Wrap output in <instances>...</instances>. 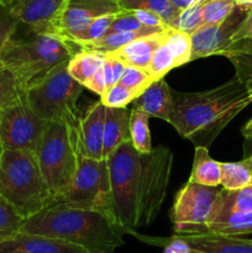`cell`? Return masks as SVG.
I'll use <instances>...</instances> for the list:
<instances>
[{
    "mask_svg": "<svg viewBox=\"0 0 252 253\" xmlns=\"http://www.w3.org/2000/svg\"><path fill=\"white\" fill-rule=\"evenodd\" d=\"M235 4L240 9L245 10V11H249L252 7V0H235Z\"/></svg>",
    "mask_w": 252,
    "mask_h": 253,
    "instance_id": "7dc6e473",
    "label": "cell"
},
{
    "mask_svg": "<svg viewBox=\"0 0 252 253\" xmlns=\"http://www.w3.org/2000/svg\"><path fill=\"white\" fill-rule=\"evenodd\" d=\"M204 1H205V0H204Z\"/></svg>",
    "mask_w": 252,
    "mask_h": 253,
    "instance_id": "6f0895ef",
    "label": "cell"
},
{
    "mask_svg": "<svg viewBox=\"0 0 252 253\" xmlns=\"http://www.w3.org/2000/svg\"><path fill=\"white\" fill-rule=\"evenodd\" d=\"M2 151H4V147H2V145H1V141H0V158H1Z\"/></svg>",
    "mask_w": 252,
    "mask_h": 253,
    "instance_id": "11a10c76",
    "label": "cell"
},
{
    "mask_svg": "<svg viewBox=\"0 0 252 253\" xmlns=\"http://www.w3.org/2000/svg\"><path fill=\"white\" fill-rule=\"evenodd\" d=\"M220 56L229 59L235 67V76L245 82L252 76V40L235 42L229 44Z\"/></svg>",
    "mask_w": 252,
    "mask_h": 253,
    "instance_id": "484cf974",
    "label": "cell"
},
{
    "mask_svg": "<svg viewBox=\"0 0 252 253\" xmlns=\"http://www.w3.org/2000/svg\"><path fill=\"white\" fill-rule=\"evenodd\" d=\"M66 2L67 0H19L10 12L32 34L58 35L59 20Z\"/></svg>",
    "mask_w": 252,
    "mask_h": 253,
    "instance_id": "5bb4252c",
    "label": "cell"
},
{
    "mask_svg": "<svg viewBox=\"0 0 252 253\" xmlns=\"http://www.w3.org/2000/svg\"><path fill=\"white\" fill-rule=\"evenodd\" d=\"M84 88L89 89V90L94 91L95 94H98L99 96L103 95L106 90V84H105V77H104V69L103 66L101 68L91 77L90 81L84 85Z\"/></svg>",
    "mask_w": 252,
    "mask_h": 253,
    "instance_id": "ee69618b",
    "label": "cell"
},
{
    "mask_svg": "<svg viewBox=\"0 0 252 253\" xmlns=\"http://www.w3.org/2000/svg\"><path fill=\"white\" fill-rule=\"evenodd\" d=\"M168 1L173 7H175L179 11H183V10L188 9V7L193 6L200 1H204V0H168Z\"/></svg>",
    "mask_w": 252,
    "mask_h": 253,
    "instance_id": "bcb514c9",
    "label": "cell"
},
{
    "mask_svg": "<svg viewBox=\"0 0 252 253\" xmlns=\"http://www.w3.org/2000/svg\"><path fill=\"white\" fill-rule=\"evenodd\" d=\"M123 10H150L160 15L167 26L177 27L179 10L173 7L168 0H119Z\"/></svg>",
    "mask_w": 252,
    "mask_h": 253,
    "instance_id": "f1b7e54d",
    "label": "cell"
},
{
    "mask_svg": "<svg viewBox=\"0 0 252 253\" xmlns=\"http://www.w3.org/2000/svg\"><path fill=\"white\" fill-rule=\"evenodd\" d=\"M19 232L64 240L90 253H115L126 235L103 212L64 204H51L25 219Z\"/></svg>",
    "mask_w": 252,
    "mask_h": 253,
    "instance_id": "7a4b0ae2",
    "label": "cell"
},
{
    "mask_svg": "<svg viewBox=\"0 0 252 253\" xmlns=\"http://www.w3.org/2000/svg\"><path fill=\"white\" fill-rule=\"evenodd\" d=\"M244 83H245V86H246L247 91H249L250 96H251V98H252V76L249 77V78H247L246 81L244 82Z\"/></svg>",
    "mask_w": 252,
    "mask_h": 253,
    "instance_id": "f907efd6",
    "label": "cell"
},
{
    "mask_svg": "<svg viewBox=\"0 0 252 253\" xmlns=\"http://www.w3.org/2000/svg\"><path fill=\"white\" fill-rule=\"evenodd\" d=\"M245 127H249V128H252V118H251V120L249 121V123L246 124V125H245Z\"/></svg>",
    "mask_w": 252,
    "mask_h": 253,
    "instance_id": "db71d44e",
    "label": "cell"
},
{
    "mask_svg": "<svg viewBox=\"0 0 252 253\" xmlns=\"http://www.w3.org/2000/svg\"><path fill=\"white\" fill-rule=\"evenodd\" d=\"M106 165L116 221L125 234H136L140 153L126 141L106 158Z\"/></svg>",
    "mask_w": 252,
    "mask_h": 253,
    "instance_id": "ba28073f",
    "label": "cell"
},
{
    "mask_svg": "<svg viewBox=\"0 0 252 253\" xmlns=\"http://www.w3.org/2000/svg\"><path fill=\"white\" fill-rule=\"evenodd\" d=\"M32 35L27 40L11 39L0 52L5 68L14 74L25 90L79 51L73 42L58 35Z\"/></svg>",
    "mask_w": 252,
    "mask_h": 253,
    "instance_id": "277c9868",
    "label": "cell"
},
{
    "mask_svg": "<svg viewBox=\"0 0 252 253\" xmlns=\"http://www.w3.org/2000/svg\"><path fill=\"white\" fill-rule=\"evenodd\" d=\"M157 32L155 30H150V31H128V32H114V34L105 35L101 39L96 40V41L86 42V43L78 44V49H83V51H96L101 52V53H109V52H114L116 49L121 48L125 44L130 43L133 40L138 39L145 35L153 34Z\"/></svg>",
    "mask_w": 252,
    "mask_h": 253,
    "instance_id": "4316f807",
    "label": "cell"
},
{
    "mask_svg": "<svg viewBox=\"0 0 252 253\" xmlns=\"http://www.w3.org/2000/svg\"><path fill=\"white\" fill-rule=\"evenodd\" d=\"M150 30H155V31H162V30L151 29V27L143 26L138 19L136 17L135 12L132 10H123L119 12L118 16L111 24L110 29H109L108 34H114V32H128V31H150ZM106 34V35H108Z\"/></svg>",
    "mask_w": 252,
    "mask_h": 253,
    "instance_id": "74e56055",
    "label": "cell"
},
{
    "mask_svg": "<svg viewBox=\"0 0 252 253\" xmlns=\"http://www.w3.org/2000/svg\"><path fill=\"white\" fill-rule=\"evenodd\" d=\"M173 153L167 147L140 153L137 193V229L148 226L160 214L167 194L173 167Z\"/></svg>",
    "mask_w": 252,
    "mask_h": 253,
    "instance_id": "9c48e42d",
    "label": "cell"
},
{
    "mask_svg": "<svg viewBox=\"0 0 252 253\" xmlns=\"http://www.w3.org/2000/svg\"><path fill=\"white\" fill-rule=\"evenodd\" d=\"M2 69H5V64H4V62H2L1 56H0V71H2Z\"/></svg>",
    "mask_w": 252,
    "mask_h": 253,
    "instance_id": "f5cc1de1",
    "label": "cell"
},
{
    "mask_svg": "<svg viewBox=\"0 0 252 253\" xmlns=\"http://www.w3.org/2000/svg\"><path fill=\"white\" fill-rule=\"evenodd\" d=\"M137 96L138 94L128 89L127 86L116 83L106 89L105 93L100 96V100L106 108H126Z\"/></svg>",
    "mask_w": 252,
    "mask_h": 253,
    "instance_id": "e575fe53",
    "label": "cell"
},
{
    "mask_svg": "<svg viewBox=\"0 0 252 253\" xmlns=\"http://www.w3.org/2000/svg\"><path fill=\"white\" fill-rule=\"evenodd\" d=\"M135 12L136 17L138 21L143 25V26L151 27V29H157V30H165L167 29V25L163 21L162 17L156 12L150 11V10H132Z\"/></svg>",
    "mask_w": 252,
    "mask_h": 253,
    "instance_id": "b9f144b4",
    "label": "cell"
},
{
    "mask_svg": "<svg viewBox=\"0 0 252 253\" xmlns=\"http://www.w3.org/2000/svg\"><path fill=\"white\" fill-rule=\"evenodd\" d=\"M118 16V14H109V15H103V16L98 17L94 21L90 22L88 27H86L85 31L83 34L79 35L73 42L76 46L82 43H86V42L96 41V40L101 39V37L105 36L108 34L109 29H110L111 24L115 20V17Z\"/></svg>",
    "mask_w": 252,
    "mask_h": 253,
    "instance_id": "d590c367",
    "label": "cell"
},
{
    "mask_svg": "<svg viewBox=\"0 0 252 253\" xmlns=\"http://www.w3.org/2000/svg\"><path fill=\"white\" fill-rule=\"evenodd\" d=\"M46 120L40 118L27 103L25 91L0 116V141L4 150L36 152L46 130Z\"/></svg>",
    "mask_w": 252,
    "mask_h": 253,
    "instance_id": "8fae6325",
    "label": "cell"
},
{
    "mask_svg": "<svg viewBox=\"0 0 252 253\" xmlns=\"http://www.w3.org/2000/svg\"><path fill=\"white\" fill-rule=\"evenodd\" d=\"M153 82H155V79L151 77V74L147 71L136 68V67L126 66L119 83L127 86L128 89H131V90H133L140 95Z\"/></svg>",
    "mask_w": 252,
    "mask_h": 253,
    "instance_id": "8d00e7d4",
    "label": "cell"
},
{
    "mask_svg": "<svg viewBox=\"0 0 252 253\" xmlns=\"http://www.w3.org/2000/svg\"><path fill=\"white\" fill-rule=\"evenodd\" d=\"M203 2L200 1L198 4L193 5V6L188 7V9L183 10L179 12V16H178V22L177 27L175 29H179L182 31L187 32V34H193L198 27H200L203 25Z\"/></svg>",
    "mask_w": 252,
    "mask_h": 253,
    "instance_id": "f35d334b",
    "label": "cell"
},
{
    "mask_svg": "<svg viewBox=\"0 0 252 253\" xmlns=\"http://www.w3.org/2000/svg\"><path fill=\"white\" fill-rule=\"evenodd\" d=\"M68 62L29 86L25 95L32 110L47 123H64L78 127L81 116L77 101L83 93L84 85L72 78Z\"/></svg>",
    "mask_w": 252,
    "mask_h": 253,
    "instance_id": "5b68a950",
    "label": "cell"
},
{
    "mask_svg": "<svg viewBox=\"0 0 252 253\" xmlns=\"http://www.w3.org/2000/svg\"><path fill=\"white\" fill-rule=\"evenodd\" d=\"M105 109L103 101H94L79 118V143L81 150L88 157L104 160V123Z\"/></svg>",
    "mask_w": 252,
    "mask_h": 253,
    "instance_id": "2e32d148",
    "label": "cell"
},
{
    "mask_svg": "<svg viewBox=\"0 0 252 253\" xmlns=\"http://www.w3.org/2000/svg\"><path fill=\"white\" fill-rule=\"evenodd\" d=\"M247 11L235 7L234 11L219 24H203L193 34L192 40V56L190 61L205 58V57L220 56L231 42V37L240 22L246 16Z\"/></svg>",
    "mask_w": 252,
    "mask_h": 253,
    "instance_id": "4fadbf2b",
    "label": "cell"
},
{
    "mask_svg": "<svg viewBox=\"0 0 252 253\" xmlns=\"http://www.w3.org/2000/svg\"><path fill=\"white\" fill-rule=\"evenodd\" d=\"M208 232L229 236H244L252 234V211H234L211 215L208 221Z\"/></svg>",
    "mask_w": 252,
    "mask_h": 253,
    "instance_id": "7402d4cb",
    "label": "cell"
},
{
    "mask_svg": "<svg viewBox=\"0 0 252 253\" xmlns=\"http://www.w3.org/2000/svg\"><path fill=\"white\" fill-rule=\"evenodd\" d=\"M53 204L96 210L118 224L114 212L106 160H94L85 156L82 152L78 141V165L76 173L68 187L54 198Z\"/></svg>",
    "mask_w": 252,
    "mask_h": 253,
    "instance_id": "52a82bcc",
    "label": "cell"
},
{
    "mask_svg": "<svg viewBox=\"0 0 252 253\" xmlns=\"http://www.w3.org/2000/svg\"><path fill=\"white\" fill-rule=\"evenodd\" d=\"M0 253H90L86 249L61 239L17 232L0 242Z\"/></svg>",
    "mask_w": 252,
    "mask_h": 253,
    "instance_id": "9a60e30c",
    "label": "cell"
},
{
    "mask_svg": "<svg viewBox=\"0 0 252 253\" xmlns=\"http://www.w3.org/2000/svg\"><path fill=\"white\" fill-rule=\"evenodd\" d=\"M17 1H19V0H0V5L10 10L14 7V5L16 4Z\"/></svg>",
    "mask_w": 252,
    "mask_h": 253,
    "instance_id": "681fc988",
    "label": "cell"
},
{
    "mask_svg": "<svg viewBox=\"0 0 252 253\" xmlns=\"http://www.w3.org/2000/svg\"><path fill=\"white\" fill-rule=\"evenodd\" d=\"M130 109L106 108L104 123V160L109 157L124 142L130 141Z\"/></svg>",
    "mask_w": 252,
    "mask_h": 253,
    "instance_id": "ffe728a7",
    "label": "cell"
},
{
    "mask_svg": "<svg viewBox=\"0 0 252 253\" xmlns=\"http://www.w3.org/2000/svg\"><path fill=\"white\" fill-rule=\"evenodd\" d=\"M17 25H19V21L12 16L10 10L0 5V52L12 39Z\"/></svg>",
    "mask_w": 252,
    "mask_h": 253,
    "instance_id": "ab89813d",
    "label": "cell"
},
{
    "mask_svg": "<svg viewBox=\"0 0 252 253\" xmlns=\"http://www.w3.org/2000/svg\"><path fill=\"white\" fill-rule=\"evenodd\" d=\"M194 253H252V240L242 236L204 232L194 235H174Z\"/></svg>",
    "mask_w": 252,
    "mask_h": 253,
    "instance_id": "e0dca14e",
    "label": "cell"
},
{
    "mask_svg": "<svg viewBox=\"0 0 252 253\" xmlns=\"http://www.w3.org/2000/svg\"><path fill=\"white\" fill-rule=\"evenodd\" d=\"M165 30L138 37L121 48L105 54L119 59L125 66L147 71L153 52L165 39Z\"/></svg>",
    "mask_w": 252,
    "mask_h": 253,
    "instance_id": "d6986e66",
    "label": "cell"
},
{
    "mask_svg": "<svg viewBox=\"0 0 252 253\" xmlns=\"http://www.w3.org/2000/svg\"><path fill=\"white\" fill-rule=\"evenodd\" d=\"M0 198L24 219L53 204L35 152L4 150L0 158Z\"/></svg>",
    "mask_w": 252,
    "mask_h": 253,
    "instance_id": "3957f363",
    "label": "cell"
},
{
    "mask_svg": "<svg viewBox=\"0 0 252 253\" xmlns=\"http://www.w3.org/2000/svg\"><path fill=\"white\" fill-rule=\"evenodd\" d=\"M245 40H252V7L247 11L246 16L240 22L239 27L234 32L230 44L235 43V42L245 41Z\"/></svg>",
    "mask_w": 252,
    "mask_h": 253,
    "instance_id": "7bdbcfd3",
    "label": "cell"
},
{
    "mask_svg": "<svg viewBox=\"0 0 252 253\" xmlns=\"http://www.w3.org/2000/svg\"><path fill=\"white\" fill-rule=\"evenodd\" d=\"M173 68H177L175 67V59L170 49L166 44L165 39H163V41L155 49L152 57H151L147 72L155 81H158V79L165 78L166 74Z\"/></svg>",
    "mask_w": 252,
    "mask_h": 253,
    "instance_id": "4dcf8cb0",
    "label": "cell"
},
{
    "mask_svg": "<svg viewBox=\"0 0 252 253\" xmlns=\"http://www.w3.org/2000/svg\"><path fill=\"white\" fill-rule=\"evenodd\" d=\"M104 58H105V54L101 52L81 49L69 59V74L82 85H85L90 81L91 77L101 68Z\"/></svg>",
    "mask_w": 252,
    "mask_h": 253,
    "instance_id": "cb8c5ba5",
    "label": "cell"
},
{
    "mask_svg": "<svg viewBox=\"0 0 252 253\" xmlns=\"http://www.w3.org/2000/svg\"><path fill=\"white\" fill-rule=\"evenodd\" d=\"M234 211H252V183L237 190H226L221 188L219 197L212 208L211 215Z\"/></svg>",
    "mask_w": 252,
    "mask_h": 253,
    "instance_id": "603a6c76",
    "label": "cell"
},
{
    "mask_svg": "<svg viewBox=\"0 0 252 253\" xmlns=\"http://www.w3.org/2000/svg\"><path fill=\"white\" fill-rule=\"evenodd\" d=\"M190 253H194V252H190Z\"/></svg>",
    "mask_w": 252,
    "mask_h": 253,
    "instance_id": "9f6ffc18",
    "label": "cell"
},
{
    "mask_svg": "<svg viewBox=\"0 0 252 253\" xmlns=\"http://www.w3.org/2000/svg\"><path fill=\"white\" fill-rule=\"evenodd\" d=\"M241 132H242V135H244V137L245 138H247V137H252V128H249V127H242V130H241Z\"/></svg>",
    "mask_w": 252,
    "mask_h": 253,
    "instance_id": "816d5d0a",
    "label": "cell"
},
{
    "mask_svg": "<svg viewBox=\"0 0 252 253\" xmlns=\"http://www.w3.org/2000/svg\"><path fill=\"white\" fill-rule=\"evenodd\" d=\"M165 42L175 59V67L190 62L192 56V40L190 35L175 27L168 26L165 30Z\"/></svg>",
    "mask_w": 252,
    "mask_h": 253,
    "instance_id": "f546056e",
    "label": "cell"
},
{
    "mask_svg": "<svg viewBox=\"0 0 252 253\" xmlns=\"http://www.w3.org/2000/svg\"><path fill=\"white\" fill-rule=\"evenodd\" d=\"M252 155V137H247L245 142V156Z\"/></svg>",
    "mask_w": 252,
    "mask_h": 253,
    "instance_id": "c3c4849f",
    "label": "cell"
},
{
    "mask_svg": "<svg viewBox=\"0 0 252 253\" xmlns=\"http://www.w3.org/2000/svg\"><path fill=\"white\" fill-rule=\"evenodd\" d=\"M235 0H205L203 2V24H219L235 10Z\"/></svg>",
    "mask_w": 252,
    "mask_h": 253,
    "instance_id": "836d02e7",
    "label": "cell"
},
{
    "mask_svg": "<svg viewBox=\"0 0 252 253\" xmlns=\"http://www.w3.org/2000/svg\"><path fill=\"white\" fill-rule=\"evenodd\" d=\"M172 98L173 110L168 124L195 147L207 148L252 103L245 83L236 76L209 90H172Z\"/></svg>",
    "mask_w": 252,
    "mask_h": 253,
    "instance_id": "6da1fadb",
    "label": "cell"
},
{
    "mask_svg": "<svg viewBox=\"0 0 252 253\" xmlns=\"http://www.w3.org/2000/svg\"><path fill=\"white\" fill-rule=\"evenodd\" d=\"M220 187L185 183L173 203L170 220L175 235L208 232V221L216 202Z\"/></svg>",
    "mask_w": 252,
    "mask_h": 253,
    "instance_id": "30bf717a",
    "label": "cell"
},
{
    "mask_svg": "<svg viewBox=\"0 0 252 253\" xmlns=\"http://www.w3.org/2000/svg\"><path fill=\"white\" fill-rule=\"evenodd\" d=\"M79 126L48 123L36 155L42 175L54 198L69 185L78 165Z\"/></svg>",
    "mask_w": 252,
    "mask_h": 253,
    "instance_id": "8992f818",
    "label": "cell"
},
{
    "mask_svg": "<svg viewBox=\"0 0 252 253\" xmlns=\"http://www.w3.org/2000/svg\"><path fill=\"white\" fill-rule=\"evenodd\" d=\"M221 180V162L212 160L209 148L197 146L194 150L192 173L188 182L209 187H220Z\"/></svg>",
    "mask_w": 252,
    "mask_h": 253,
    "instance_id": "44dd1931",
    "label": "cell"
},
{
    "mask_svg": "<svg viewBox=\"0 0 252 253\" xmlns=\"http://www.w3.org/2000/svg\"><path fill=\"white\" fill-rule=\"evenodd\" d=\"M105 54V53H104ZM125 64L119 59L114 58V57L105 54V58L103 62V69H104V77H105V84L106 89L110 88L114 84L119 83L123 72L125 69Z\"/></svg>",
    "mask_w": 252,
    "mask_h": 253,
    "instance_id": "60d3db41",
    "label": "cell"
},
{
    "mask_svg": "<svg viewBox=\"0 0 252 253\" xmlns=\"http://www.w3.org/2000/svg\"><path fill=\"white\" fill-rule=\"evenodd\" d=\"M123 11L119 0H67L58 26V36L72 42L98 17Z\"/></svg>",
    "mask_w": 252,
    "mask_h": 253,
    "instance_id": "7c38bea8",
    "label": "cell"
},
{
    "mask_svg": "<svg viewBox=\"0 0 252 253\" xmlns=\"http://www.w3.org/2000/svg\"><path fill=\"white\" fill-rule=\"evenodd\" d=\"M165 244H167V246H166L163 253H190L189 247L177 236L165 240Z\"/></svg>",
    "mask_w": 252,
    "mask_h": 253,
    "instance_id": "f6af8a7d",
    "label": "cell"
},
{
    "mask_svg": "<svg viewBox=\"0 0 252 253\" xmlns=\"http://www.w3.org/2000/svg\"><path fill=\"white\" fill-rule=\"evenodd\" d=\"M252 183V155L237 162L221 163L220 187L226 190H237Z\"/></svg>",
    "mask_w": 252,
    "mask_h": 253,
    "instance_id": "d4e9b609",
    "label": "cell"
},
{
    "mask_svg": "<svg viewBox=\"0 0 252 253\" xmlns=\"http://www.w3.org/2000/svg\"><path fill=\"white\" fill-rule=\"evenodd\" d=\"M24 217L2 198H0V242L20 231Z\"/></svg>",
    "mask_w": 252,
    "mask_h": 253,
    "instance_id": "d6a6232c",
    "label": "cell"
},
{
    "mask_svg": "<svg viewBox=\"0 0 252 253\" xmlns=\"http://www.w3.org/2000/svg\"><path fill=\"white\" fill-rule=\"evenodd\" d=\"M25 89L20 85L9 69L0 71V116L22 95Z\"/></svg>",
    "mask_w": 252,
    "mask_h": 253,
    "instance_id": "1f68e13d",
    "label": "cell"
},
{
    "mask_svg": "<svg viewBox=\"0 0 252 253\" xmlns=\"http://www.w3.org/2000/svg\"><path fill=\"white\" fill-rule=\"evenodd\" d=\"M132 108L145 111L151 118L169 121L173 110L172 89L165 78L155 81L135 100Z\"/></svg>",
    "mask_w": 252,
    "mask_h": 253,
    "instance_id": "ac0fdd59",
    "label": "cell"
},
{
    "mask_svg": "<svg viewBox=\"0 0 252 253\" xmlns=\"http://www.w3.org/2000/svg\"><path fill=\"white\" fill-rule=\"evenodd\" d=\"M151 116L140 109L130 110V138L132 146L138 153H148L152 151V141L148 127Z\"/></svg>",
    "mask_w": 252,
    "mask_h": 253,
    "instance_id": "83f0119b",
    "label": "cell"
}]
</instances>
